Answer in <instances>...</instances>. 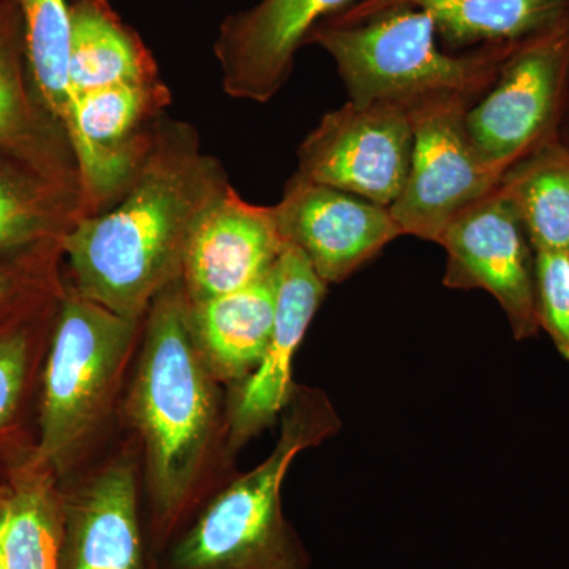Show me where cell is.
Wrapping results in <instances>:
<instances>
[{"instance_id":"6da1fadb","label":"cell","mask_w":569,"mask_h":569,"mask_svg":"<svg viewBox=\"0 0 569 569\" xmlns=\"http://www.w3.org/2000/svg\"><path fill=\"white\" fill-rule=\"evenodd\" d=\"M231 183L201 151L189 123L164 119L126 194L108 211L82 217L63 238L74 288L129 320L182 276L187 247L204 213Z\"/></svg>"},{"instance_id":"7a4b0ae2","label":"cell","mask_w":569,"mask_h":569,"mask_svg":"<svg viewBox=\"0 0 569 569\" xmlns=\"http://www.w3.org/2000/svg\"><path fill=\"white\" fill-rule=\"evenodd\" d=\"M518 43L449 54L438 48L430 14L413 7H395L353 24L320 22L306 41L335 59L351 103L388 104L411 119L436 108L473 107Z\"/></svg>"},{"instance_id":"3957f363","label":"cell","mask_w":569,"mask_h":569,"mask_svg":"<svg viewBox=\"0 0 569 569\" xmlns=\"http://www.w3.org/2000/svg\"><path fill=\"white\" fill-rule=\"evenodd\" d=\"M132 407L148 448L153 527L163 537L181 519L213 413L211 378L181 280L152 301Z\"/></svg>"},{"instance_id":"277c9868","label":"cell","mask_w":569,"mask_h":569,"mask_svg":"<svg viewBox=\"0 0 569 569\" xmlns=\"http://www.w3.org/2000/svg\"><path fill=\"white\" fill-rule=\"evenodd\" d=\"M339 429L328 397L295 388L274 451L174 539L167 569H307L306 550L283 516V479L299 452Z\"/></svg>"},{"instance_id":"5b68a950","label":"cell","mask_w":569,"mask_h":569,"mask_svg":"<svg viewBox=\"0 0 569 569\" xmlns=\"http://www.w3.org/2000/svg\"><path fill=\"white\" fill-rule=\"evenodd\" d=\"M569 99V14L519 41L466 112L471 144L489 170L508 168L557 137Z\"/></svg>"},{"instance_id":"8992f818","label":"cell","mask_w":569,"mask_h":569,"mask_svg":"<svg viewBox=\"0 0 569 569\" xmlns=\"http://www.w3.org/2000/svg\"><path fill=\"white\" fill-rule=\"evenodd\" d=\"M137 325L77 288L63 298L44 377L40 460L61 459L88 430Z\"/></svg>"},{"instance_id":"52a82bcc","label":"cell","mask_w":569,"mask_h":569,"mask_svg":"<svg viewBox=\"0 0 569 569\" xmlns=\"http://www.w3.org/2000/svg\"><path fill=\"white\" fill-rule=\"evenodd\" d=\"M170 103V89L162 78L121 82L73 97L67 134L88 216L110 209L132 186Z\"/></svg>"},{"instance_id":"ba28073f","label":"cell","mask_w":569,"mask_h":569,"mask_svg":"<svg viewBox=\"0 0 569 569\" xmlns=\"http://www.w3.org/2000/svg\"><path fill=\"white\" fill-rule=\"evenodd\" d=\"M413 119L388 104L326 112L298 149L296 174L391 208L410 171Z\"/></svg>"},{"instance_id":"9c48e42d","label":"cell","mask_w":569,"mask_h":569,"mask_svg":"<svg viewBox=\"0 0 569 569\" xmlns=\"http://www.w3.org/2000/svg\"><path fill=\"white\" fill-rule=\"evenodd\" d=\"M438 244L447 250L445 287L488 291L503 309L516 340L538 335L537 252L498 187L456 217Z\"/></svg>"},{"instance_id":"30bf717a","label":"cell","mask_w":569,"mask_h":569,"mask_svg":"<svg viewBox=\"0 0 569 569\" xmlns=\"http://www.w3.org/2000/svg\"><path fill=\"white\" fill-rule=\"evenodd\" d=\"M463 107H443L413 119L410 171L389 212L403 234L440 242L449 223L488 197L500 176L482 162L466 129Z\"/></svg>"},{"instance_id":"8fae6325","label":"cell","mask_w":569,"mask_h":569,"mask_svg":"<svg viewBox=\"0 0 569 569\" xmlns=\"http://www.w3.org/2000/svg\"><path fill=\"white\" fill-rule=\"evenodd\" d=\"M274 208L287 244L325 283H339L403 236L385 206L295 174Z\"/></svg>"},{"instance_id":"7c38bea8","label":"cell","mask_w":569,"mask_h":569,"mask_svg":"<svg viewBox=\"0 0 569 569\" xmlns=\"http://www.w3.org/2000/svg\"><path fill=\"white\" fill-rule=\"evenodd\" d=\"M355 0H260L230 14L213 44L223 91L233 99L266 103L293 71L296 52L320 22Z\"/></svg>"},{"instance_id":"4fadbf2b","label":"cell","mask_w":569,"mask_h":569,"mask_svg":"<svg viewBox=\"0 0 569 569\" xmlns=\"http://www.w3.org/2000/svg\"><path fill=\"white\" fill-rule=\"evenodd\" d=\"M287 241L272 206L247 203L231 186L187 247L181 283L190 305L233 293L271 274Z\"/></svg>"},{"instance_id":"5bb4252c","label":"cell","mask_w":569,"mask_h":569,"mask_svg":"<svg viewBox=\"0 0 569 569\" xmlns=\"http://www.w3.org/2000/svg\"><path fill=\"white\" fill-rule=\"evenodd\" d=\"M276 318L260 365L242 383L231 415V440L242 445L282 413L295 392L293 359L328 283L309 260L287 244L274 266Z\"/></svg>"},{"instance_id":"9a60e30c","label":"cell","mask_w":569,"mask_h":569,"mask_svg":"<svg viewBox=\"0 0 569 569\" xmlns=\"http://www.w3.org/2000/svg\"><path fill=\"white\" fill-rule=\"evenodd\" d=\"M62 511L61 569H149L130 468H111Z\"/></svg>"},{"instance_id":"2e32d148","label":"cell","mask_w":569,"mask_h":569,"mask_svg":"<svg viewBox=\"0 0 569 569\" xmlns=\"http://www.w3.org/2000/svg\"><path fill=\"white\" fill-rule=\"evenodd\" d=\"M28 74L21 24L0 37V153L81 189L69 134L41 103Z\"/></svg>"},{"instance_id":"e0dca14e","label":"cell","mask_w":569,"mask_h":569,"mask_svg":"<svg viewBox=\"0 0 569 569\" xmlns=\"http://www.w3.org/2000/svg\"><path fill=\"white\" fill-rule=\"evenodd\" d=\"M395 7L426 11L451 48L518 43L569 14V0H355L323 22L353 24Z\"/></svg>"},{"instance_id":"ac0fdd59","label":"cell","mask_w":569,"mask_h":569,"mask_svg":"<svg viewBox=\"0 0 569 569\" xmlns=\"http://www.w3.org/2000/svg\"><path fill=\"white\" fill-rule=\"evenodd\" d=\"M194 340L220 380L244 381L263 358L276 318L274 269L233 293L190 305Z\"/></svg>"},{"instance_id":"d6986e66","label":"cell","mask_w":569,"mask_h":569,"mask_svg":"<svg viewBox=\"0 0 569 569\" xmlns=\"http://www.w3.org/2000/svg\"><path fill=\"white\" fill-rule=\"evenodd\" d=\"M70 86L78 93L160 78L159 67L140 33L108 0H71Z\"/></svg>"},{"instance_id":"ffe728a7","label":"cell","mask_w":569,"mask_h":569,"mask_svg":"<svg viewBox=\"0 0 569 569\" xmlns=\"http://www.w3.org/2000/svg\"><path fill=\"white\" fill-rule=\"evenodd\" d=\"M86 216L80 187L0 153V252L62 247L63 238Z\"/></svg>"},{"instance_id":"44dd1931","label":"cell","mask_w":569,"mask_h":569,"mask_svg":"<svg viewBox=\"0 0 569 569\" xmlns=\"http://www.w3.org/2000/svg\"><path fill=\"white\" fill-rule=\"evenodd\" d=\"M498 189L511 201L537 253L569 257V146L542 142L505 171Z\"/></svg>"},{"instance_id":"7402d4cb","label":"cell","mask_w":569,"mask_h":569,"mask_svg":"<svg viewBox=\"0 0 569 569\" xmlns=\"http://www.w3.org/2000/svg\"><path fill=\"white\" fill-rule=\"evenodd\" d=\"M21 13L26 63L41 103L69 130L70 10L67 0H14Z\"/></svg>"},{"instance_id":"603a6c76","label":"cell","mask_w":569,"mask_h":569,"mask_svg":"<svg viewBox=\"0 0 569 569\" xmlns=\"http://www.w3.org/2000/svg\"><path fill=\"white\" fill-rule=\"evenodd\" d=\"M63 511L47 489L26 486L0 503L7 569H61Z\"/></svg>"},{"instance_id":"cb8c5ba5","label":"cell","mask_w":569,"mask_h":569,"mask_svg":"<svg viewBox=\"0 0 569 569\" xmlns=\"http://www.w3.org/2000/svg\"><path fill=\"white\" fill-rule=\"evenodd\" d=\"M539 328L569 362V257L537 253Z\"/></svg>"},{"instance_id":"d4e9b609","label":"cell","mask_w":569,"mask_h":569,"mask_svg":"<svg viewBox=\"0 0 569 569\" xmlns=\"http://www.w3.org/2000/svg\"><path fill=\"white\" fill-rule=\"evenodd\" d=\"M28 343L21 335L0 339V427L9 421L21 395Z\"/></svg>"},{"instance_id":"484cf974","label":"cell","mask_w":569,"mask_h":569,"mask_svg":"<svg viewBox=\"0 0 569 569\" xmlns=\"http://www.w3.org/2000/svg\"><path fill=\"white\" fill-rule=\"evenodd\" d=\"M21 13L14 0H0V37L20 28Z\"/></svg>"},{"instance_id":"4316f807","label":"cell","mask_w":569,"mask_h":569,"mask_svg":"<svg viewBox=\"0 0 569 569\" xmlns=\"http://www.w3.org/2000/svg\"><path fill=\"white\" fill-rule=\"evenodd\" d=\"M14 291H17V279L10 271L0 266V306L6 305L14 295Z\"/></svg>"},{"instance_id":"83f0119b","label":"cell","mask_w":569,"mask_h":569,"mask_svg":"<svg viewBox=\"0 0 569 569\" xmlns=\"http://www.w3.org/2000/svg\"><path fill=\"white\" fill-rule=\"evenodd\" d=\"M557 137H559V140L563 141L565 144L569 146V99L567 107H565L563 116H561L559 130H557Z\"/></svg>"},{"instance_id":"f1b7e54d","label":"cell","mask_w":569,"mask_h":569,"mask_svg":"<svg viewBox=\"0 0 569 569\" xmlns=\"http://www.w3.org/2000/svg\"><path fill=\"white\" fill-rule=\"evenodd\" d=\"M0 569H7L6 561H3L2 552H0Z\"/></svg>"}]
</instances>
